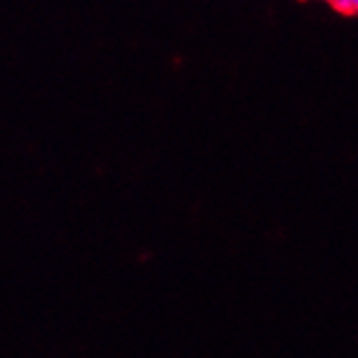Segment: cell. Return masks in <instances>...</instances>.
I'll use <instances>...</instances> for the list:
<instances>
[{
	"instance_id": "cell-1",
	"label": "cell",
	"mask_w": 358,
	"mask_h": 358,
	"mask_svg": "<svg viewBox=\"0 0 358 358\" xmlns=\"http://www.w3.org/2000/svg\"><path fill=\"white\" fill-rule=\"evenodd\" d=\"M334 9H339L341 13H356L358 15V0H336Z\"/></svg>"
},
{
	"instance_id": "cell-2",
	"label": "cell",
	"mask_w": 358,
	"mask_h": 358,
	"mask_svg": "<svg viewBox=\"0 0 358 358\" xmlns=\"http://www.w3.org/2000/svg\"><path fill=\"white\" fill-rule=\"evenodd\" d=\"M324 3H328V5H332V7H334V3H336V0H324Z\"/></svg>"
}]
</instances>
